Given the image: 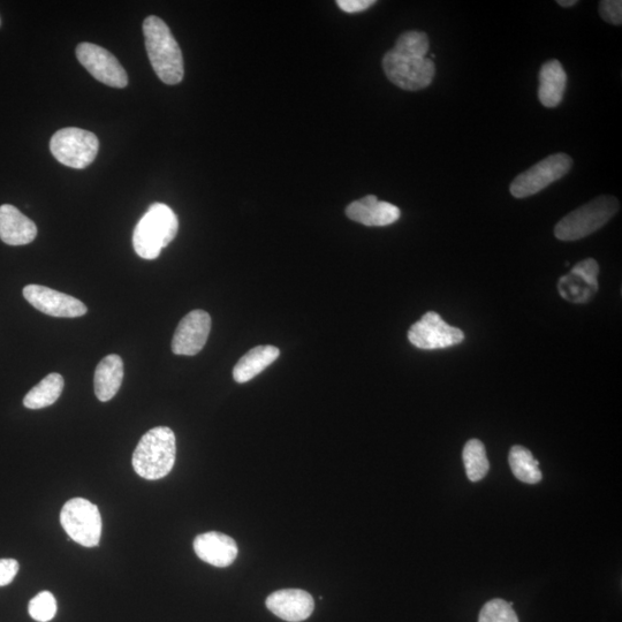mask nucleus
Segmentation results:
<instances>
[{
	"mask_svg": "<svg viewBox=\"0 0 622 622\" xmlns=\"http://www.w3.org/2000/svg\"><path fill=\"white\" fill-rule=\"evenodd\" d=\"M464 464L469 481L479 482L487 476L490 464L487 457V451L479 439H470L465 445Z\"/></svg>",
	"mask_w": 622,
	"mask_h": 622,
	"instance_id": "nucleus-23",
	"label": "nucleus"
},
{
	"mask_svg": "<svg viewBox=\"0 0 622 622\" xmlns=\"http://www.w3.org/2000/svg\"><path fill=\"white\" fill-rule=\"evenodd\" d=\"M408 340L420 350H443L465 340L464 332L444 322L441 315L429 311L408 331Z\"/></svg>",
	"mask_w": 622,
	"mask_h": 622,
	"instance_id": "nucleus-9",
	"label": "nucleus"
},
{
	"mask_svg": "<svg viewBox=\"0 0 622 622\" xmlns=\"http://www.w3.org/2000/svg\"><path fill=\"white\" fill-rule=\"evenodd\" d=\"M176 435L168 427L151 429L141 438L133 453V468L144 480L164 479L176 464Z\"/></svg>",
	"mask_w": 622,
	"mask_h": 622,
	"instance_id": "nucleus-3",
	"label": "nucleus"
},
{
	"mask_svg": "<svg viewBox=\"0 0 622 622\" xmlns=\"http://www.w3.org/2000/svg\"><path fill=\"white\" fill-rule=\"evenodd\" d=\"M37 227L20 210L4 204L0 207V239L9 246H25L33 242Z\"/></svg>",
	"mask_w": 622,
	"mask_h": 622,
	"instance_id": "nucleus-17",
	"label": "nucleus"
},
{
	"mask_svg": "<svg viewBox=\"0 0 622 622\" xmlns=\"http://www.w3.org/2000/svg\"><path fill=\"white\" fill-rule=\"evenodd\" d=\"M179 221L174 211L163 203L150 206L133 233L136 254L144 260H156L162 250L177 237Z\"/></svg>",
	"mask_w": 622,
	"mask_h": 622,
	"instance_id": "nucleus-4",
	"label": "nucleus"
},
{
	"mask_svg": "<svg viewBox=\"0 0 622 622\" xmlns=\"http://www.w3.org/2000/svg\"><path fill=\"white\" fill-rule=\"evenodd\" d=\"M265 604L275 616L288 622L305 621L315 609L313 596L301 589L275 591Z\"/></svg>",
	"mask_w": 622,
	"mask_h": 622,
	"instance_id": "nucleus-14",
	"label": "nucleus"
},
{
	"mask_svg": "<svg viewBox=\"0 0 622 622\" xmlns=\"http://www.w3.org/2000/svg\"><path fill=\"white\" fill-rule=\"evenodd\" d=\"M566 83V72L557 59L549 60L542 66L538 98L545 108H557L563 101Z\"/></svg>",
	"mask_w": 622,
	"mask_h": 622,
	"instance_id": "nucleus-19",
	"label": "nucleus"
},
{
	"mask_svg": "<svg viewBox=\"0 0 622 622\" xmlns=\"http://www.w3.org/2000/svg\"><path fill=\"white\" fill-rule=\"evenodd\" d=\"M346 215L351 221L370 226H389L399 221L400 209L389 202L379 201L376 196L368 195L350 204Z\"/></svg>",
	"mask_w": 622,
	"mask_h": 622,
	"instance_id": "nucleus-15",
	"label": "nucleus"
},
{
	"mask_svg": "<svg viewBox=\"0 0 622 622\" xmlns=\"http://www.w3.org/2000/svg\"><path fill=\"white\" fill-rule=\"evenodd\" d=\"M573 159L566 154L551 155L515 178L510 191L517 199L535 195L571 171Z\"/></svg>",
	"mask_w": 622,
	"mask_h": 622,
	"instance_id": "nucleus-8",
	"label": "nucleus"
},
{
	"mask_svg": "<svg viewBox=\"0 0 622 622\" xmlns=\"http://www.w3.org/2000/svg\"><path fill=\"white\" fill-rule=\"evenodd\" d=\"M619 201L613 196H599L561 219L555 229L561 241H576L595 233L618 214Z\"/></svg>",
	"mask_w": 622,
	"mask_h": 622,
	"instance_id": "nucleus-5",
	"label": "nucleus"
},
{
	"mask_svg": "<svg viewBox=\"0 0 622 622\" xmlns=\"http://www.w3.org/2000/svg\"><path fill=\"white\" fill-rule=\"evenodd\" d=\"M79 62L93 77L112 88H125L128 77L125 68L108 50L93 43H81L77 48Z\"/></svg>",
	"mask_w": 622,
	"mask_h": 622,
	"instance_id": "nucleus-10",
	"label": "nucleus"
},
{
	"mask_svg": "<svg viewBox=\"0 0 622 622\" xmlns=\"http://www.w3.org/2000/svg\"><path fill=\"white\" fill-rule=\"evenodd\" d=\"M143 33L150 64L157 77L166 85H178L184 79V58L168 25L151 15L143 22Z\"/></svg>",
	"mask_w": 622,
	"mask_h": 622,
	"instance_id": "nucleus-2",
	"label": "nucleus"
},
{
	"mask_svg": "<svg viewBox=\"0 0 622 622\" xmlns=\"http://www.w3.org/2000/svg\"><path fill=\"white\" fill-rule=\"evenodd\" d=\"M508 461L512 472L518 480L527 484H536L542 480L540 462L534 458L532 452L523 446H513Z\"/></svg>",
	"mask_w": 622,
	"mask_h": 622,
	"instance_id": "nucleus-22",
	"label": "nucleus"
},
{
	"mask_svg": "<svg viewBox=\"0 0 622 622\" xmlns=\"http://www.w3.org/2000/svg\"><path fill=\"white\" fill-rule=\"evenodd\" d=\"M194 551L204 563L215 567H229L237 559L239 549L232 537L222 533L210 532L197 536Z\"/></svg>",
	"mask_w": 622,
	"mask_h": 622,
	"instance_id": "nucleus-16",
	"label": "nucleus"
},
{
	"mask_svg": "<svg viewBox=\"0 0 622 622\" xmlns=\"http://www.w3.org/2000/svg\"><path fill=\"white\" fill-rule=\"evenodd\" d=\"M211 330V317L204 310H193L180 321L172 340L176 355L194 356L206 346Z\"/></svg>",
	"mask_w": 622,
	"mask_h": 622,
	"instance_id": "nucleus-11",
	"label": "nucleus"
},
{
	"mask_svg": "<svg viewBox=\"0 0 622 622\" xmlns=\"http://www.w3.org/2000/svg\"><path fill=\"white\" fill-rule=\"evenodd\" d=\"M479 622H519L517 613L513 610V603L504 599L495 598L483 606Z\"/></svg>",
	"mask_w": 622,
	"mask_h": 622,
	"instance_id": "nucleus-24",
	"label": "nucleus"
},
{
	"mask_svg": "<svg viewBox=\"0 0 622 622\" xmlns=\"http://www.w3.org/2000/svg\"><path fill=\"white\" fill-rule=\"evenodd\" d=\"M280 352L275 346H257L242 356L233 369L234 381L244 384L252 381L279 358Z\"/></svg>",
	"mask_w": 622,
	"mask_h": 622,
	"instance_id": "nucleus-20",
	"label": "nucleus"
},
{
	"mask_svg": "<svg viewBox=\"0 0 622 622\" xmlns=\"http://www.w3.org/2000/svg\"><path fill=\"white\" fill-rule=\"evenodd\" d=\"M100 142L94 133L70 127L52 136L50 150L59 163L68 168L86 169L95 161Z\"/></svg>",
	"mask_w": 622,
	"mask_h": 622,
	"instance_id": "nucleus-7",
	"label": "nucleus"
},
{
	"mask_svg": "<svg viewBox=\"0 0 622 622\" xmlns=\"http://www.w3.org/2000/svg\"><path fill=\"white\" fill-rule=\"evenodd\" d=\"M560 6L563 7H572L576 4H578V2H576V0H558L557 2Z\"/></svg>",
	"mask_w": 622,
	"mask_h": 622,
	"instance_id": "nucleus-29",
	"label": "nucleus"
},
{
	"mask_svg": "<svg viewBox=\"0 0 622 622\" xmlns=\"http://www.w3.org/2000/svg\"><path fill=\"white\" fill-rule=\"evenodd\" d=\"M339 9L346 13H360L375 5V0H338Z\"/></svg>",
	"mask_w": 622,
	"mask_h": 622,
	"instance_id": "nucleus-28",
	"label": "nucleus"
},
{
	"mask_svg": "<svg viewBox=\"0 0 622 622\" xmlns=\"http://www.w3.org/2000/svg\"><path fill=\"white\" fill-rule=\"evenodd\" d=\"M60 523L71 540L86 548L100 544L102 517L100 510L89 500L73 498L68 500L60 513Z\"/></svg>",
	"mask_w": 622,
	"mask_h": 622,
	"instance_id": "nucleus-6",
	"label": "nucleus"
},
{
	"mask_svg": "<svg viewBox=\"0 0 622 622\" xmlns=\"http://www.w3.org/2000/svg\"><path fill=\"white\" fill-rule=\"evenodd\" d=\"M599 14L609 24L620 26L622 22L621 0H604L599 4Z\"/></svg>",
	"mask_w": 622,
	"mask_h": 622,
	"instance_id": "nucleus-26",
	"label": "nucleus"
},
{
	"mask_svg": "<svg viewBox=\"0 0 622 622\" xmlns=\"http://www.w3.org/2000/svg\"><path fill=\"white\" fill-rule=\"evenodd\" d=\"M25 299L41 313L53 317L75 318L87 314L85 303L41 285H28L24 288Z\"/></svg>",
	"mask_w": 622,
	"mask_h": 622,
	"instance_id": "nucleus-12",
	"label": "nucleus"
},
{
	"mask_svg": "<svg viewBox=\"0 0 622 622\" xmlns=\"http://www.w3.org/2000/svg\"><path fill=\"white\" fill-rule=\"evenodd\" d=\"M124 379V362L119 355L111 354L98 363L95 371V394L102 402L110 401L118 393Z\"/></svg>",
	"mask_w": 622,
	"mask_h": 622,
	"instance_id": "nucleus-18",
	"label": "nucleus"
},
{
	"mask_svg": "<svg viewBox=\"0 0 622 622\" xmlns=\"http://www.w3.org/2000/svg\"><path fill=\"white\" fill-rule=\"evenodd\" d=\"M64 390V378L62 375L49 374L39 384L27 393L24 399L25 407L29 409H41L49 407L62 396Z\"/></svg>",
	"mask_w": 622,
	"mask_h": 622,
	"instance_id": "nucleus-21",
	"label": "nucleus"
},
{
	"mask_svg": "<svg viewBox=\"0 0 622 622\" xmlns=\"http://www.w3.org/2000/svg\"><path fill=\"white\" fill-rule=\"evenodd\" d=\"M30 617L39 622H49L57 613V601L50 591H42L29 602Z\"/></svg>",
	"mask_w": 622,
	"mask_h": 622,
	"instance_id": "nucleus-25",
	"label": "nucleus"
},
{
	"mask_svg": "<svg viewBox=\"0 0 622 622\" xmlns=\"http://www.w3.org/2000/svg\"><path fill=\"white\" fill-rule=\"evenodd\" d=\"M429 37L422 32L400 35L394 48L383 58L386 77L397 87L417 91L427 88L435 78L434 60L427 58Z\"/></svg>",
	"mask_w": 622,
	"mask_h": 622,
	"instance_id": "nucleus-1",
	"label": "nucleus"
},
{
	"mask_svg": "<svg viewBox=\"0 0 622 622\" xmlns=\"http://www.w3.org/2000/svg\"><path fill=\"white\" fill-rule=\"evenodd\" d=\"M19 563L14 559H0V587L9 586L19 572Z\"/></svg>",
	"mask_w": 622,
	"mask_h": 622,
	"instance_id": "nucleus-27",
	"label": "nucleus"
},
{
	"mask_svg": "<svg viewBox=\"0 0 622 622\" xmlns=\"http://www.w3.org/2000/svg\"><path fill=\"white\" fill-rule=\"evenodd\" d=\"M599 265L594 259H587L575 265L568 275L559 280L560 297L572 303H586L599 290Z\"/></svg>",
	"mask_w": 622,
	"mask_h": 622,
	"instance_id": "nucleus-13",
	"label": "nucleus"
},
{
	"mask_svg": "<svg viewBox=\"0 0 622 622\" xmlns=\"http://www.w3.org/2000/svg\"><path fill=\"white\" fill-rule=\"evenodd\" d=\"M0 25H2V20H0Z\"/></svg>",
	"mask_w": 622,
	"mask_h": 622,
	"instance_id": "nucleus-30",
	"label": "nucleus"
}]
</instances>
